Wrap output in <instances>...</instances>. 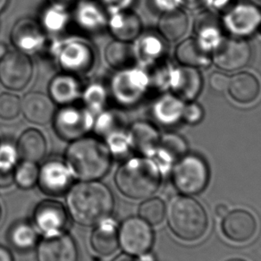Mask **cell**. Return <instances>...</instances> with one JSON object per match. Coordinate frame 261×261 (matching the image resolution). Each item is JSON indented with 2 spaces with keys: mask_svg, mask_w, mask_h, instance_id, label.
<instances>
[{
  "mask_svg": "<svg viewBox=\"0 0 261 261\" xmlns=\"http://www.w3.org/2000/svg\"><path fill=\"white\" fill-rule=\"evenodd\" d=\"M33 63L28 55L18 50L8 52L0 60V83L10 91H21L33 77Z\"/></svg>",
  "mask_w": 261,
  "mask_h": 261,
  "instance_id": "cell-9",
  "label": "cell"
},
{
  "mask_svg": "<svg viewBox=\"0 0 261 261\" xmlns=\"http://www.w3.org/2000/svg\"><path fill=\"white\" fill-rule=\"evenodd\" d=\"M188 17L180 9L166 12L160 19L159 31L168 41H176L184 37L188 30Z\"/></svg>",
  "mask_w": 261,
  "mask_h": 261,
  "instance_id": "cell-27",
  "label": "cell"
},
{
  "mask_svg": "<svg viewBox=\"0 0 261 261\" xmlns=\"http://www.w3.org/2000/svg\"><path fill=\"white\" fill-rule=\"evenodd\" d=\"M221 227L227 239L233 243H246L257 232V221L250 212L238 210L225 215Z\"/></svg>",
  "mask_w": 261,
  "mask_h": 261,
  "instance_id": "cell-16",
  "label": "cell"
},
{
  "mask_svg": "<svg viewBox=\"0 0 261 261\" xmlns=\"http://www.w3.org/2000/svg\"><path fill=\"white\" fill-rule=\"evenodd\" d=\"M118 71L110 85L113 97L120 105H134L144 93L148 78L142 71L130 67Z\"/></svg>",
  "mask_w": 261,
  "mask_h": 261,
  "instance_id": "cell-10",
  "label": "cell"
},
{
  "mask_svg": "<svg viewBox=\"0 0 261 261\" xmlns=\"http://www.w3.org/2000/svg\"><path fill=\"white\" fill-rule=\"evenodd\" d=\"M91 247L100 256L108 257L119 247L118 226L110 217L96 225L91 237Z\"/></svg>",
  "mask_w": 261,
  "mask_h": 261,
  "instance_id": "cell-21",
  "label": "cell"
},
{
  "mask_svg": "<svg viewBox=\"0 0 261 261\" xmlns=\"http://www.w3.org/2000/svg\"><path fill=\"white\" fill-rule=\"evenodd\" d=\"M15 169H2L0 168V188L6 189L10 187L15 182L14 177Z\"/></svg>",
  "mask_w": 261,
  "mask_h": 261,
  "instance_id": "cell-46",
  "label": "cell"
},
{
  "mask_svg": "<svg viewBox=\"0 0 261 261\" xmlns=\"http://www.w3.org/2000/svg\"><path fill=\"white\" fill-rule=\"evenodd\" d=\"M34 225L45 236L65 232L68 224V213L58 200H44L37 205L33 212Z\"/></svg>",
  "mask_w": 261,
  "mask_h": 261,
  "instance_id": "cell-15",
  "label": "cell"
},
{
  "mask_svg": "<svg viewBox=\"0 0 261 261\" xmlns=\"http://www.w3.org/2000/svg\"><path fill=\"white\" fill-rule=\"evenodd\" d=\"M206 0H181L186 8L194 9L201 7Z\"/></svg>",
  "mask_w": 261,
  "mask_h": 261,
  "instance_id": "cell-51",
  "label": "cell"
},
{
  "mask_svg": "<svg viewBox=\"0 0 261 261\" xmlns=\"http://www.w3.org/2000/svg\"><path fill=\"white\" fill-rule=\"evenodd\" d=\"M227 90L236 101L247 104L257 99L260 93V85L253 74L243 72L230 79Z\"/></svg>",
  "mask_w": 261,
  "mask_h": 261,
  "instance_id": "cell-24",
  "label": "cell"
},
{
  "mask_svg": "<svg viewBox=\"0 0 261 261\" xmlns=\"http://www.w3.org/2000/svg\"><path fill=\"white\" fill-rule=\"evenodd\" d=\"M9 241L17 250H31L38 243L36 229L29 222H17L9 231Z\"/></svg>",
  "mask_w": 261,
  "mask_h": 261,
  "instance_id": "cell-31",
  "label": "cell"
},
{
  "mask_svg": "<svg viewBox=\"0 0 261 261\" xmlns=\"http://www.w3.org/2000/svg\"><path fill=\"white\" fill-rule=\"evenodd\" d=\"M106 61L116 70L129 68L135 61V48L130 42L115 40L105 49Z\"/></svg>",
  "mask_w": 261,
  "mask_h": 261,
  "instance_id": "cell-29",
  "label": "cell"
},
{
  "mask_svg": "<svg viewBox=\"0 0 261 261\" xmlns=\"http://www.w3.org/2000/svg\"><path fill=\"white\" fill-rule=\"evenodd\" d=\"M76 1L77 0H48L49 4L67 8V9H69L72 6L75 4Z\"/></svg>",
  "mask_w": 261,
  "mask_h": 261,
  "instance_id": "cell-48",
  "label": "cell"
},
{
  "mask_svg": "<svg viewBox=\"0 0 261 261\" xmlns=\"http://www.w3.org/2000/svg\"><path fill=\"white\" fill-rule=\"evenodd\" d=\"M1 216H2V211H1V207H0V220H1Z\"/></svg>",
  "mask_w": 261,
  "mask_h": 261,
  "instance_id": "cell-56",
  "label": "cell"
},
{
  "mask_svg": "<svg viewBox=\"0 0 261 261\" xmlns=\"http://www.w3.org/2000/svg\"><path fill=\"white\" fill-rule=\"evenodd\" d=\"M39 173L40 168L37 163L22 160L18 166H15L14 172L15 182L23 190L32 189L38 184Z\"/></svg>",
  "mask_w": 261,
  "mask_h": 261,
  "instance_id": "cell-35",
  "label": "cell"
},
{
  "mask_svg": "<svg viewBox=\"0 0 261 261\" xmlns=\"http://www.w3.org/2000/svg\"><path fill=\"white\" fill-rule=\"evenodd\" d=\"M102 4L109 9V13L128 9L134 0H101Z\"/></svg>",
  "mask_w": 261,
  "mask_h": 261,
  "instance_id": "cell-45",
  "label": "cell"
},
{
  "mask_svg": "<svg viewBox=\"0 0 261 261\" xmlns=\"http://www.w3.org/2000/svg\"><path fill=\"white\" fill-rule=\"evenodd\" d=\"M8 52V46L3 42H0V60L4 58L5 55Z\"/></svg>",
  "mask_w": 261,
  "mask_h": 261,
  "instance_id": "cell-53",
  "label": "cell"
},
{
  "mask_svg": "<svg viewBox=\"0 0 261 261\" xmlns=\"http://www.w3.org/2000/svg\"><path fill=\"white\" fill-rule=\"evenodd\" d=\"M229 77L225 73H213L210 76V86L213 91L217 92H224L228 89Z\"/></svg>",
  "mask_w": 261,
  "mask_h": 261,
  "instance_id": "cell-43",
  "label": "cell"
},
{
  "mask_svg": "<svg viewBox=\"0 0 261 261\" xmlns=\"http://www.w3.org/2000/svg\"><path fill=\"white\" fill-rule=\"evenodd\" d=\"M123 121L119 112L115 110H103L94 120L93 129L99 136L106 137L116 130H123Z\"/></svg>",
  "mask_w": 261,
  "mask_h": 261,
  "instance_id": "cell-34",
  "label": "cell"
},
{
  "mask_svg": "<svg viewBox=\"0 0 261 261\" xmlns=\"http://www.w3.org/2000/svg\"><path fill=\"white\" fill-rule=\"evenodd\" d=\"M51 99L58 105L74 104L82 97V87L76 75L65 73L58 74L51 80L48 86Z\"/></svg>",
  "mask_w": 261,
  "mask_h": 261,
  "instance_id": "cell-20",
  "label": "cell"
},
{
  "mask_svg": "<svg viewBox=\"0 0 261 261\" xmlns=\"http://www.w3.org/2000/svg\"><path fill=\"white\" fill-rule=\"evenodd\" d=\"M154 2L158 8L168 11L171 10V7L173 8V6L175 3V0H154Z\"/></svg>",
  "mask_w": 261,
  "mask_h": 261,
  "instance_id": "cell-49",
  "label": "cell"
},
{
  "mask_svg": "<svg viewBox=\"0 0 261 261\" xmlns=\"http://www.w3.org/2000/svg\"><path fill=\"white\" fill-rule=\"evenodd\" d=\"M106 145L108 147L111 155L116 159L125 158L130 153V139L128 133L123 130H116L106 136Z\"/></svg>",
  "mask_w": 261,
  "mask_h": 261,
  "instance_id": "cell-37",
  "label": "cell"
},
{
  "mask_svg": "<svg viewBox=\"0 0 261 261\" xmlns=\"http://www.w3.org/2000/svg\"><path fill=\"white\" fill-rule=\"evenodd\" d=\"M73 18L81 30L96 33L108 27L109 16L100 5L91 0H84L76 5Z\"/></svg>",
  "mask_w": 261,
  "mask_h": 261,
  "instance_id": "cell-18",
  "label": "cell"
},
{
  "mask_svg": "<svg viewBox=\"0 0 261 261\" xmlns=\"http://www.w3.org/2000/svg\"><path fill=\"white\" fill-rule=\"evenodd\" d=\"M16 148L22 160L37 163L46 155L47 142L40 130L28 129L20 136Z\"/></svg>",
  "mask_w": 261,
  "mask_h": 261,
  "instance_id": "cell-25",
  "label": "cell"
},
{
  "mask_svg": "<svg viewBox=\"0 0 261 261\" xmlns=\"http://www.w3.org/2000/svg\"><path fill=\"white\" fill-rule=\"evenodd\" d=\"M21 112L31 123L43 125L53 120L55 103L49 96L32 91L21 100Z\"/></svg>",
  "mask_w": 261,
  "mask_h": 261,
  "instance_id": "cell-17",
  "label": "cell"
},
{
  "mask_svg": "<svg viewBox=\"0 0 261 261\" xmlns=\"http://www.w3.org/2000/svg\"><path fill=\"white\" fill-rule=\"evenodd\" d=\"M18 156L16 146L10 142H0V168L14 170Z\"/></svg>",
  "mask_w": 261,
  "mask_h": 261,
  "instance_id": "cell-41",
  "label": "cell"
},
{
  "mask_svg": "<svg viewBox=\"0 0 261 261\" xmlns=\"http://www.w3.org/2000/svg\"><path fill=\"white\" fill-rule=\"evenodd\" d=\"M38 261H78V249L65 232L45 236L37 246Z\"/></svg>",
  "mask_w": 261,
  "mask_h": 261,
  "instance_id": "cell-13",
  "label": "cell"
},
{
  "mask_svg": "<svg viewBox=\"0 0 261 261\" xmlns=\"http://www.w3.org/2000/svg\"><path fill=\"white\" fill-rule=\"evenodd\" d=\"M175 57L181 65L191 67L207 65L210 53L206 44L197 39H188L181 42L175 51Z\"/></svg>",
  "mask_w": 261,
  "mask_h": 261,
  "instance_id": "cell-26",
  "label": "cell"
},
{
  "mask_svg": "<svg viewBox=\"0 0 261 261\" xmlns=\"http://www.w3.org/2000/svg\"><path fill=\"white\" fill-rule=\"evenodd\" d=\"M167 220L172 232L186 242H194L205 234L208 225L206 211L188 196H176L169 202Z\"/></svg>",
  "mask_w": 261,
  "mask_h": 261,
  "instance_id": "cell-4",
  "label": "cell"
},
{
  "mask_svg": "<svg viewBox=\"0 0 261 261\" xmlns=\"http://www.w3.org/2000/svg\"><path fill=\"white\" fill-rule=\"evenodd\" d=\"M257 1H258V2H260L261 3V0H257Z\"/></svg>",
  "mask_w": 261,
  "mask_h": 261,
  "instance_id": "cell-57",
  "label": "cell"
},
{
  "mask_svg": "<svg viewBox=\"0 0 261 261\" xmlns=\"http://www.w3.org/2000/svg\"><path fill=\"white\" fill-rule=\"evenodd\" d=\"M228 261H245L243 260V259H239V258H234V259H230Z\"/></svg>",
  "mask_w": 261,
  "mask_h": 261,
  "instance_id": "cell-55",
  "label": "cell"
},
{
  "mask_svg": "<svg viewBox=\"0 0 261 261\" xmlns=\"http://www.w3.org/2000/svg\"><path fill=\"white\" fill-rule=\"evenodd\" d=\"M12 43L17 50L33 55L41 50L46 44V33L40 22L32 18H22L12 29Z\"/></svg>",
  "mask_w": 261,
  "mask_h": 261,
  "instance_id": "cell-14",
  "label": "cell"
},
{
  "mask_svg": "<svg viewBox=\"0 0 261 261\" xmlns=\"http://www.w3.org/2000/svg\"><path fill=\"white\" fill-rule=\"evenodd\" d=\"M108 28L116 40L130 42L140 35L142 24L138 15L125 9L110 13Z\"/></svg>",
  "mask_w": 261,
  "mask_h": 261,
  "instance_id": "cell-19",
  "label": "cell"
},
{
  "mask_svg": "<svg viewBox=\"0 0 261 261\" xmlns=\"http://www.w3.org/2000/svg\"><path fill=\"white\" fill-rule=\"evenodd\" d=\"M215 213L218 218H224L228 213V207L224 204H219L215 208Z\"/></svg>",
  "mask_w": 261,
  "mask_h": 261,
  "instance_id": "cell-52",
  "label": "cell"
},
{
  "mask_svg": "<svg viewBox=\"0 0 261 261\" xmlns=\"http://www.w3.org/2000/svg\"><path fill=\"white\" fill-rule=\"evenodd\" d=\"M8 3H9V0H0V13L4 11L8 7Z\"/></svg>",
  "mask_w": 261,
  "mask_h": 261,
  "instance_id": "cell-54",
  "label": "cell"
},
{
  "mask_svg": "<svg viewBox=\"0 0 261 261\" xmlns=\"http://www.w3.org/2000/svg\"><path fill=\"white\" fill-rule=\"evenodd\" d=\"M65 158L77 177L83 181H95L109 173L113 156L105 142L84 136L71 142Z\"/></svg>",
  "mask_w": 261,
  "mask_h": 261,
  "instance_id": "cell-2",
  "label": "cell"
},
{
  "mask_svg": "<svg viewBox=\"0 0 261 261\" xmlns=\"http://www.w3.org/2000/svg\"><path fill=\"white\" fill-rule=\"evenodd\" d=\"M72 170L67 163L61 160H48L40 168L38 185L47 195H64L72 187Z\"/></svg>",
  "mask_w": 261,
  "mask_h": 261,
  "instance_id": "cell-11",
  "label": "cell"
},
{
  "mask_svg": "<svg viewBox=\"0 0 261 261\" xmlns=\"http://www.w3.org/2000/svg\"><path fill=\"white\" fill-rule=\"evenodd\" d=\"M119 245L125 253L141 256L148 253L154 242V233L149 223L140 217H130L118 228Z\"/></svg>",
  "mask_w": 261,
  "mask_h": 261,
  "instance_id": "cell-8",
  "label": "cell"
},
{
  "mask_svg": "<svg viewBox=\"0 0 261 261\" xmlns=\"http://www.w3.org/2000/svg\"><path fill=\"white\" fill-rule=\"evenodd\" d=\"M153 258L151 255H149V253L143 254L141 255V257H136L134 255H130V254L124 253L121 254L119 256L114 259V261H153Z\"/></svg>",
  "mask_w": 261,
  "mask_h": 261,
  "instance_id": "cell-47",
  "label": "cell"
},
{
  "mask_svg": "<svg viewBox=\"0 0 261 261\" xmlns=\"http://www.w3.org/2000/svg\"><path fill=\"white\" fill-rule=\"evenodd\" d=\"M132 149L145 156L156 153L160 136L156 129L148 123L138 122L133 124L128 132Z\"/></svg>",
  "mask_w": 261,
  "mask_h": 261,
  "instance_id": "cell-22",
  "label": "cell"
},
{
  "mask_svg": "<svg viewBox=\"0 0 261 261\" xmlns=\"http://www.w3.org/2000/svg\"><path fill=\"white\" fill-rule=\"evenodd\" d=\"M251 58V47L247 41L226 38L218 42L213 60L220 69L236 71L248 65Z\"/></svg>",
  "mask_w": 261,
  "mask_h": 261,
  "instance_id": "cell-12",
  "label": "cell"
},
{
  "mask_svg": "<svg viewBox=\"0 0 261 261\" xmlns=\"http://www.w3.org/2000/svg\"><path fill=\"white\" fill-rule=\"evenodd\" d=\"M0 261H15L11 251L2 245H0Z\"/></svg>",
  "mask_w": 261,
  "mask_h": 261,
  "instance_id": "cell-50",
  "label": "cell"
},
{
  "mask_svg": "<svg viewBox=\"0 0 261 261\" xmlns=\"http://www.w3.org/2000/svg\"><path fill=\"white\" fill-rule=\"evenodd\" d=\"M162 161L173 162L174 160H180L185 156L187 151V145L185 140L175 134H167L160 139L158 149Z\"/></svg>",
  "mask_w": 261,
  "mask_h": 261,
  "instance_id": "cell-32",
  "label": "cell"
},
{
  "mask_svg": "<svg viewBox=\"0 0 261 261\" xmlns=\"http://www.w3.org/2000/svg\"><path fill=\"white\" fill-rule=\"evenodd\" d=\"M82 97L84 98V107L93 115H98V113L105 110L108 102V91L102 84H90L84 92H82Z\"/></svg>",
  "mask_w": 261,
  "mask_h": 261,
  "instance_id": "cell-33",
  "label": "cell"
},
{
  "mask_svg": "<svg viewBox=\"0 0 261 261\" xmlns=\"http://www.w3.org/2000/svg\"><path fill=\"white\" fill-rule=\"evenodd\" d=\"M160 168L153 160L146 158L129 159L116 171V187L123 195L133 200H145L160 187Z\"/></svg>",
  "mask_w": 261,
  "mask_h": 261,
  "instance_id": "cell-3",
  "label": "cell"
},
{
  "mask_svg": "<svg viewBox=\"0 0 261 261\" xmlns=\"http://www.w3.org/2000/svg\"><path fill=\"white\" fill-rule=\"evenodd\" d=\"M208 178L207 164L195 155L181 156L172 173L174 187L186 195H194L204 191Z\"/></svg>",
  "mask_w": 261,
  "mask_h": 261,
  "instance_id": "cell-5",
  "label": "cell"
},
{
  "mask_svg": "<svg viewBox=\"0 0 261 261\" xmlns=\"http://www.w3.org/2000/svg\"><path fill=\"white\" fill-rule=\"evenodd\" d=\"M69 9L49 4L44 8L40 15V23L44 32L51 35H58L64 33L69 25L72 15Z\"/></svg>",
  "mask_w": 261,
  "mask_h": 261,
  "instance_id": "cell-28",
  "label": "cell"
},
{
  "mask_svg": "<svg viewBox=\"0 0 261 261\" xmlns=\"http://www.w3.org/2000/svg\"><path fill=\"white\" fill-rule=\"evenodd\" d=\"M259 13L250 6H239L226 17L228 29L236 33L252 32L259 21Z\"/></svg>",
  "mask_w": 261,
  "mask_h": 261,
  "instance_id": "cell-30",
  "label": "cell"
},
{
  "mask_svg": "<svg viewBox=\"0 0 261 261\" xmlns=\"http://www.w3.org/2000/svg\"><path fill=\"white\" fill-rule=\"evenodd\" d=\"M181 102L175 98L166 97L161 98L155 107V115L161 123H171V120H174L178 116H181Z\"/></svg>",
  "mask_w": 261,
  "mask_h": 261,
  "instance_id": "cell-38",
  "label": "cell"
},
{
  "mask_svg": "<svg viewBox=\"0 0 261 261\" xmlns=\"http://www.w3.org/2000/svg\"><path fill=\"white\" fill-rule=\"evenodd\" d=\"M54 129L60 138L73 142L86 136L93 129L94 117L85 107L71 104L62 106L55 113Z\"/></svg>",
  "mask_w": 261,
  "mask_h": 261,
  "instance_id": "cell-6",
  "label": "cell"
},
{
  "mask_svg": "<svg viewBox=\"0 0 261 261\" xmlns=\"http://www.w3.org/2000/svg\"><path fill=\"white\" fill-rule=\"evenodd\" d=\"M181 116L185 122L192 124L200 123L203 117V110L197 103H190L182 108Z\"/></svg>",
  "mask_w": 261,
  "mask_h": 261,
  "instance_id": "cell-42",
  "label": "cell"
},
{
  "mask_svg": "<svg viewBox=\"0 0 261 261\" xmlns=\"http://www.w3.org/2000/svg\"><path fill=\"white\" fill-rule=\"evenodd\" d=\"M159 51V44L153 38H145L140 45V52L145 58H151Z\"/></svg>",
  "mask_w": 261,
  "mask_h": 261,
  "instance_id": "cell-44",
  "label": "cell"
},
{
  "mask_svg": "<svg viewBox=\"0 0 261 261\" xmlns=\"http://www.w3.org/2000/svg\"><path fill=\"white\" fill-rule=\"evenodd\" d=\"M57 61L65 73H84L94 64V52L91 45L79 39L58 41L53 47Z\"/></svg>",
  "mask_w": 261,
  "mask_h": 261,
  "instance_id": "cell-7",
  "label": "cell"
},
{
  "mask_svg": "<svg viewBox=\"0 0 261 261\" xmlns=\"http://www.w3.org/2000/svg\"><path fill=\"white\" fill-rule=\"evenodd\" d=\"M66 201L71 217L84 226L96 225L109 218L115 207L111 190L98 180L83 181L72 186Z\"/></svg>",
  "mask_w": 261,
  "mask_h": 261,
  "instance_id": "cell-1",
  "label": "cell"
},
{
  "mask_svg": "<svg viewBox=\"0 0 261 261\" xmlns=\"http://www.w3.org/2000/svg\"><path fill=\"white\" fill-rule=\"evenodd\" d=\"M171 87L179 98L192 100L201 90V76L194 67H181L175 70Z\"/></svg>",
  "mask_w": 261,
  "mask_h": 261,
  "instance_id": "cell-23",
  "label": "cell"
},
{
  "mask_svg": "<svg viewBox=\"0 0 261 261\" xmlns=\"http://www.w3.org/2000/svg\"><path fill=\"white\" fill-rule=\"evenodd\" d=\"M195 32L199 35L205 36H218V32L220 31L221 23L220 19L215 13L211 11H204L197 16L195 20Z\"/></svg>",
  "mask_w": 261,
  "mask_h": 261,
  "instance_id": "cell-39",
  "label": "cell"
},
{
  "mask_svg": "<svg viewBox=\"0 0 261 261\" xmlns=\"http://www.w3.org/2000/svg\"><path fill=\"white\" fill-rule=\"evenodd\" d=\"M21 113V99L12 93L0 94V118L12 120Z\"/></svg>",
  "mask_w": 261,
  "mask_h": 261,
  "instance_id": "cell-40",
  "label": "cell"
},
{
  "mask_svg": "<svg viewBox=\"0 0 261 261\" xmlns=\"http://www.w3.org/2000/svg\"><path fill=\"white\" fill-rule=\"evenodd\" d=\"M166 206L163 200L152 198L145 200L140 206L139 216L149 225H159L166 217Z\"/></svg>",
  "mask_w": 261,
  "mask_h": 261,
  "instance_id": "cell-36",
  "label": "cell"
}]
</instances>
